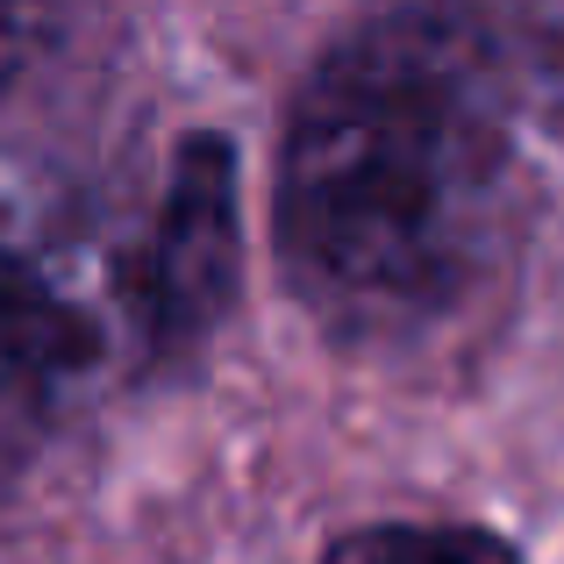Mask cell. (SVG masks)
Here are the masks:
<instances>
[{
    "instance_id": "5b68a950",
    "label": "cell",
    "mask_w": 564,
    "mask_h": 564,
    "mask_svg": "<svg viewBox=\"0 0 564 564\" xmlns=\"http://www.w3.org/2000/svg\"><path fill=\"white\" fill-rule=\"evenodd\" d=\"M65 0H0V94L22 86V72L51 51Z\"/></svg>"
},
{
    "instance_id": "277c9868",
    "label": "cell",
    "mask_w": 564,
    "mask_h": 564,
    "mask_svg": "<svg viewBox=\"0 0 564 564\" xmlns=\"http://www.w3.org/2000/svg\"><path fill=\"white\" fill-rule=\"evenodd\" d=\"M329 564H522L486 529H443V522H379L329 551Z\"/></svg>"
},
{
    "instance_id": "7a4b0ae2",
    "label": "cell",
    "mask_w": 564,
    "mask_h": 564,
    "mask_svg": "<svg viewBox=\"0 0 564 564\" xmlns=\"http://www.w3.org/2000/svg\"><path fill=\"white\" fill-rule=\"evenodd\" d=\"M236 286V165L221 137H193L172 158V186L137 264V307L158 344L215 329Z\"/></svg>"
},
{
    "instance_id": "3957f363",
    "label": "cell",
    "mask_w": 564,
    "mask_h": 564,
    "mask_svg": "<svg viewBox=\"0 0 564 564\" xmlns=\"http://www.w3.org/2000/svg\"><path fill=\"white\" fill-rule=\"evenodd\" d=\"M79 365H86V322L29 264L0 250V494L43 451Z\"/></svg>"
},
{
    "instance_id": "6da1fadb",
    "label": "cell",
    "mask_w": 564,
    "mask_h": 564,
    "mask_svg": "<svg viewBox=\"0 0 564 564\" xmlns=\"http://www.w3.org/2000/svg\"><path fill=\"white\" fill-rule=\"evenodd\" d=\"M514 229L494 43L451 8H386L315 65L279 165V258L329 336L408 350L451 329Z\"/></svg>"
}]
</instances>
